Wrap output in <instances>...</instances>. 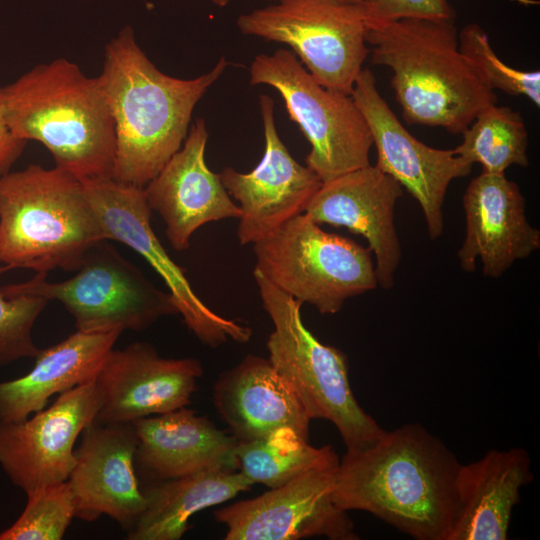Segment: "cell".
<instances>
[{"label": "cell", "mask_w": 540, "mask_h": 540, "mask_svg": "<svg viewBox=\"0 0 540 540\" xmlns=\"http://www.w3.org/2000/svg\"><path fill=\"white\" fill-rule=\"evenodd\" d=\"M75 517L74 498L66 480L27 496L23 512L0 532V540H61Z\"/></svg>", "instance_id": "f1b7e54d"}, {"label": "cell", "mask_w": 540, "mask_h": 540, "mask_svg": "<svg viewBox=\"0 0 540 540\" xmlns=\"http://www.w3.org/2000/svg\"><path fill=\"white\" fill-rule=\"evenodd\" d=\"M262 305L274 330L268 360L292 386L310 419H325L338 430L348 452L365 449L386 430L363 410L351 389L348 360L338 348L321 343L301 317L302 303L254 269Z\"/></svg>", "instance_id": "8992f818"}, {"label": "cell", "mask_w": 540, "mask_h": 540, "mask_svg": "<svg viewBox=\"0 0 540 540\" xmlns=\"http://www.w3.org/2000/svg\"><path fill=\"white\" fill-rule=\"evenodd\" d=\"M462 202L466 232L457 257L463 271L474 272L479 258L483 274L499 278L540 248V231L526 217L525 198L505 174L482 172L471 180Z\"/></svg>", "instance_id": "d6986e66"}, {"label": "cell", "mask_w": 540, "mask_h": 540, "mask_svg": "<svg viewBox=\"0 0 540 540\" xmlns=\"http://www.w3.org/2000/svg\"><path fill=\"white\" fill-rule=\"evenodd\" d=\"M462 135L455 153L472 165L481 164L482 172L504 174L512 165H529L527 129L521 114L510 107L484 109Z\"/></svg>", "instance_id": "4316f807"}, {"label": "cell", "mask_w": 540, "mask_h": 540, "mask_svg": "<svg viewBox=\"0 0 540 540\" xmlns=\"http://www.w3.org/2000/svg\"><path fill=\"white\" fill-rule=\"evenodd\" d=\"M253 485L239 470H203L143 489L146 507L129 540H179L189 529L190 518L222 504Z\"/></svg>", "instance_id": "d4e9b609"}, {"label": "cell", "mask_w": 540, "mask_h": 540, "mask_svg": "<svg viewBox=\"0 0 540 540\" xmlns=\"http://www.w3.org/2000/svg\"><path fill=\"white\" fill-rule=\"evenodd\" d=\"M403 187L371 164L323 182L304 213L317 224L345 227L361 235L375 256L378 285L391 289L402 250L394 210Z\"/></svg>", "instance_id": "ac0fdd59"}, {"label": "cell", "mask_w": 540, "mask_h": 540, "mask_svg": "<svg viewBox=\"0 0 540 540\" xmlns=\"http://www.w3.org/2000/svg\"><path fill=\"white\" fill-rule=\"evenodd\" d=\"M0 108L12 133L43 144L56 167L79 181L110 179L114 120L98 77L65 58L32 67L0 86Z\"/></svg>", "instance_id": "3957f363"}, {"label": "cell", "mask_w": 540, "mask_h": 540, "mask_svg": "<svg viewBox=\"0 0 540 540\" xmlns=\"http://www.w3.org/2000/svg\"><path fill=\"white\" fill-rule=\"evenodd\" d=\"M249 36L290 46L323 87L351 95L368 55L365 6L346 0H278L237 18Z\"/></svg>", "instance_id": "9c48e42d"}, {"label": "cell", "mask_w": 540, "mask_h": 540, "mask_svg": "<svg viewBox=\"0 0 540 540\" xmlns=\"http://www.w3.org/2000/svg\"><path fill=\"white\" fill-rule=\"evenodd\" d=\"M137 435L133 424L93 421L82 432L67 479L75 516L93 522L109 516L129 532L147 499L135 471Z\"/></svg>", "instance_id": "e0dca14e"}, {"label": "cell", "mask_w": 540, "mask_h": 540, "mask_svg": "<svg viewBox=\"0 0 540 540\" xmlns=\"http://www.w3.org/2000/svg\"><path fill=\"white\" fill-rule=\"evenodd\" d=\"M455 454L419 423L346 451L332 499L344 511L372 514L417 540H446L457 505Z\"/></svg>", "instance_id": "6da1fadb"}, {"label": "cell", "mask_w": 540, "mask_h": 540, "mask_svg": "<svg viewBox=\"0 0 540 540\" xmlns=\"http://www.w3.org/2000/svg\"><path fill=\"white\" fill-rule=\"evenodd\" d=\"M27 143L12 133L0 108V178L11 171Z\"/></svg>", "instance_id": "1f68e13d"}, {"label": "cell", "mask_w": 540, "mask_h": 540, "mask_svg": "<svg viewBox=\"0 0 540 540\" xmlns=\"http://www.w3.org/2000/svg\"><path fill=\"white\" fill-rule=\"evenodd\" d=\"M213 403L238 442L261 439L281 427L309 438L310 417L292 386L268 359L247 355L213 386Z\"/></svg>", "instance_id": "44dd1931"}, {"label": "cell", "mask_w": 540, "mask_h": 540, "mask_svg": "<svg viewBox=\"0 0 540 540\" xmlns=\"http://www.w3.org/2000/svg\"><path fill=\"white\" fill-rule=\"evenodd\" d=\"M459 49L482 82L491 90L523 95L540 106V72L525 71L505 64L494 52L487 33L470 23L458 34Z\"/></svg>", "instance_id": "83f0119b"}, {"label": "cell", "mask_w": 540, "mask_h": 540, "mask_svg": "<svg viewBox=\"0 0 540 540\" xmlns=\"http://www.w3.org/2000/svg\"><path fill=\"white\" fill-rule=\"evenodd\" d=\"M135 460L157 481L203 470H238V441L185 407L136 420Z\"/></svg>", "instance_id": "603a6c76"}, {"label": "cell", "mask_w": 540, "mask_h": 540, "mask_svg": "<svg viewBox=\"0 0 540 540\" xmlns=\"http://www.w3.org/2000/svg\"><path fill=\"white\" fill-rule=\"evenodd\" d=\"M94 381L61 393L25 420L0 421V466L26 496L68 479L75 442L98 412Z\"/></svg>", "instance_id": "5bb4252c"}, {"label": "cell", "mask_w": 540, "mask_h": 540, "mask_svg": "<svg viewBox=\"0 0 540 540\" xmlns=\"http://www.w3.org/2000/svg\"><path fill=\"white\" fill-rule=\"evenodd\" d=\"M228 65L222 57L196 78L169 76L146 56L133 28L123 27L106 44L98 76L114 120L112 179L144 188L181 148L195 105Z\"/></svg>", "instance_id": "7a4b0ae2"}, {"label": "cell", "mask_w": 540, "mask_h": 540, "mask_svg": "<svg viewBox=\"0 0 540 540\" xmlns=\"http://www.w3.org/2000/svg\"><path fill=\"white\" fill-rule=\"evenodd\" d=\"M265 151L248 173L226 167L219 173L229 195L239 202L237 236L240 244H254L293 217L304 213L322 181L296 161L282 142L274 121V101L259 97Z\"/></svg>", "instance_id": "9a60e30c"}, {"label": "cell", "mask_w": 540, "mask_h": 540, "mask_svg": "<svg viewBox=\"0 0 540 540\" xmlns=\"http://www.w3.org/2000/svg\"><path fill=\"white\" fill-rule=\"evenodd\" d=\"M11 267H0V275ZM48 300L39 296L5 297L0 291V366L23 358H35L40 349L32 329Z\"/></svg>", "instance_id": "f546056e"}, {"label": "cell", "mask_w": 540, "mask_h": 540, "mask_svg": "<svg viewBox=\"0 0 540 540\" xmlns=\"http://www.w3.org/2000/svg\"><path fill=\"white\" fill-rule=\"evenodd\" d=\"M351 97L361 111L377 150V164L419 203L431 240L444 230L443 202L450 183L467 176L473 167L454 149L430 147L401 124L382 98L374 74L362 69Z\"/></svg>", "instance_id": "7c38bea8"}, {"label": "cell", "mask_w": 540, "mask_h": 540, "mask_svg": "<svg viewBox=\"0 0 540 540\" xmlns=\"http://www.w3.org/2000/svg\"><path fill=\"white\" fill-rule=\"evenodd\" d=\"M250 84L269 85L282 96L290 120L311 145L306 166L322 183L370 165L371 133L351 95L321 86L293 52L257 55Z\"/></svg>", "instance_id": "ba28073f"}, {"label": "cell", "mask_w": 540, "mask_h": 540, "mask_svg": "<svg viewBox=\"0 0 540 540\" xmlns=\"http://www.w3.org/2000/svg\"><path fill=\"white\" fill-rule=\"evenodd\" d=\"M207 140L206 123L197 119L181 148L143 188L149 207L163 219L167 239L177 251L190 246L191 236L202 225L239 218L241 213L219 174L206 164Z\"/></svg>", "instance_id": "ffe728a7"}, {"label": "cell", "mask_w": 540, "mask_h": 540, "mask_svg": "<svg viewBox=\"0 0 540 540\" xmlns=\"http://www.w3.org/2000/svg\"><path fill=\"white\" fill-rule=\"evenodd\" d=\"M235 454L238 470L253 484L270 489L338 458L330 445L314 447L290 427H281L261 439L238 442Z\"/></svg>", "instance_id": "484cf974"}, {"label": "cell", "mask_w": 540, "mask_h": 540, "mask_svg": "<svg viewBox=\"0 0 540 540\" xmlns=\"http://www.w3.org/2000/svg\"><path fill=\"white\" fill-rule=\"evenodd\" d=\"M346 1L361 3V4H370L374 2L375 0H346Z\"/></svg>", "instance_id": "836d02e7"}, {"label": "cell", "mask_w": 540, "mask_h": 540, "mask_svg": "<svg viewBox=\"0 0 540 540\" xmlns=\"http://www.w3.org/2000/svg\"><path fill=\"white\" fill-rule=\"evenodd\" d=\"M364 6L367 27L403 17L456 19V12L449 0H375Z\"/></svg>", "instance_id": "4dcf8cb0"}, {"label": "cell", "mask_w": 540, "mask_h": 540, "mask_svg": "<svg viewBox=\"0 0 540 540\" xmlns=\"http://www.w3.org/2000/svg\"><path fill=\"white\" fill-rule=\"evenodd\" d=\"M217 6L224 7L228 4L229 0H212Z\"/></svg>", "instance_id": "d6a6232c"}, {"label": "cell", "mask_w": 540, "mask_h": 540, "mask_svg": "<svg viewBox=\"0 0 540 540\" xmlns=\"http://www.w3.org/2000/svg\"><path fill=\"white\" fill-rule=\"evenodd\" d=\"M253 251L255 270L321 314H335L378 286L370 248L322 230L305 213L254 243Z\"/></svg>", "instance_id": "52a82bcc"}, {"label": "cell", "mask_w": 540, "mask_h": 540, "mask_svg": "<svg viewBox=\"0 0 540 540\" xmlns=\"http://www.w3.org/2000/svg\"><path fill=\"white\" fill-rule=\"evenodd\" d=\"M46 275L36 273L0 291L7 298L32 295L59 301L73 316L77 330L142 331L163 316L177 314L171 294L155 287L105 241L89 252L73 277L48 282Z\"/></svg>", "instance_id": "30bf717a"}, {"label": "cell", "mask_w": 540, "mask_h": 540, "mask_svg": "<svg viewBox=\"0 0 540 540\" xmlns=\"http://www.w3.org/2000/svg\"><path fill=\"white\" fill-rule=\"evenodd\" d=\"M339 458L289 482L214 513L227 528L225 540H297L324 536L357 540L354 524L332 499Z\"/></svg>", "instance_id": "4fadbf2b"}, {"label": "cell", "mask_w": 540, "mask_h": 540, "mask_svg": "<svg viewBox=\"0 0 540 540\" xmlns=\"http://www.w3.org/2000/svg\"><path fill=\"white\" fill-rule=\"evenodd\" d=\"M203 368L195 358H165L149 343L112 349L96 378L95 421L132 424L187 406Z\"/></svg>", "instance_id": "2e32d148"}, {"label": "cell", "mask_w": 540, "mask_h": 540, "mask_svg": "<svg viewBox=\"0 0 540 540\" xmlns=\"http://www.w3.org/2000/svg\"><path fill=\"white\" fill-rule=\"evenodd\" d=\"M454 20L403 17L368 26L372 62L392 71L391 86L410 125L462 134L497 103L459 49Z\"/></svg>", "instance_id": "277c9868"}, {"label": "cell", "mask_w": 540, "mask_h": 540, "mask_svg": "<svg viewBox=\"0 0 540 540\" xmlns=\"http://www.w3.org/2000/svg\"><path fill=\"white\" fill-rule=\"evenodd\" d=\"M122 332L120 328L77 330L40 349L27 374L0 382V421L25 420L45 408L54 394L94 381Z\"/></svg>", "instance_id": "cb8c5ba5"}, {"label": "cell", "mask_w": 540, "mask_h": 540, "mask_svg": "<svg viewBox=\"0 0 540 540\" xmlns=\"http://www.w3.org/2000/svg\"><path fill=\"white\" fill-rule=\"evenodd\" d=\"M106 236L81 181L31 164L0 178V262L46 273L76 271Z\"/></svg>", "instance_id": "5b68a950"}, {"label": "cell", "mask_w": 540, "mask_h": 540, "mask_svg": "<svg viewBox=\"0 0 540 540\" xmlns=\"http://www.w3.org/2000/svg\"><path fill=\"white\" fill-rule=\"evenodd\" d=\"M533 478L530 456L519 447L491 449L477 461L460 464L446 540H506L520 490Z\"/></svg>", "instance_id": "7402d4cb"}, {"label": "cell", "mask_w": 540, "mask_h": 540, "mask_svg": "<svg viewBox=\"0 0 540 540\" xmlns=\"http://www.w3.org/2000/svg\"><path fill=\"white\" fill-rule=\"evenodd\" d=\"M106 240L123 243L144 257L169 289L177 313L205 345L217 347L229 338L250 340L252 330L210 309L194 292L184 270L167 254L151 226V208L144 189L112 178L81 182Z\"/></svg>", "instance_id": "8fae6325"}]
</instances>
